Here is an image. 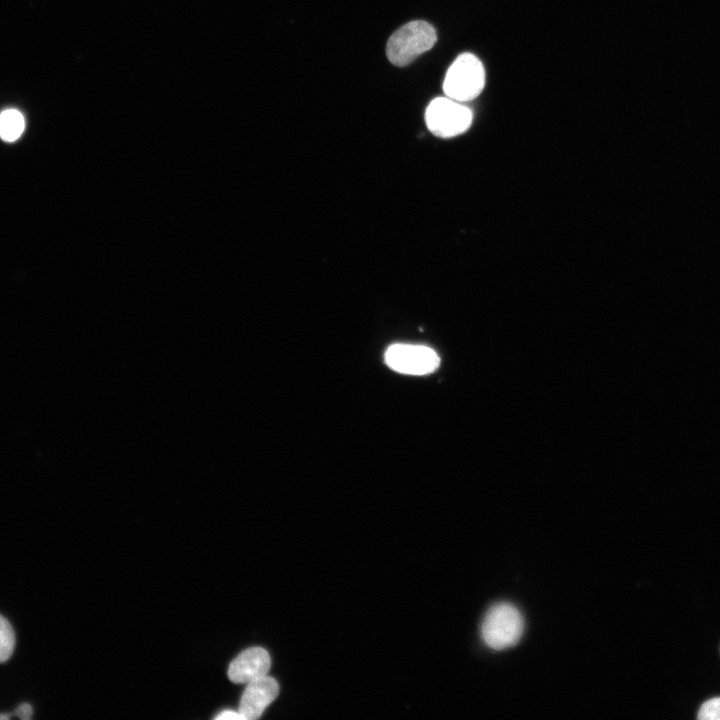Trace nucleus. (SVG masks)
Instances as JSON below:
<instances>
[{
    "label": "nucleus",
    "instance_id": "nucleus-1",
    "mask_svg": "<svg viewBox=\"0 0 720 720\" xmlns=\"http://www.w3.org/2000/svg\"><path fill=\"white\" fill-rule=\"evenodd\" d=\"M436 41L437 34L431 24L422 20L411 21L390 36L386 54L392 64L403 67L430 50Z\"/></svg>",
    "mask_w": 720,
    "mask_h": 720
},
{
    "label": "nucleus",
    "instance_id": "nucleus-2",
    "mask_svg": "<svg viewBox=\"0 0 720 720\" xmlns=\"http://www.w3.org/2000/svg\"><path fill=\"white\" fill-rule=\"evenodd\" d=\"M524 620L520 611L511 603L494 604L486 612L481 636L485 644L494 650L514 646L521 638Z\"/></svg>",
    "mask_w": 720,
    "mask_h": 720
},
{
    "label": "nucleus",
    "instance_id": "nucleus-3",
    "mask_svg": "<svg viewBox=\"0 0 720 720\" xmlns=\"http://www.w3.org/2000/svg\"><path fill=\"white\" fill-rule=\"evenodd\" d=\"M485 85V69L472 53L460 54L448 68L443 90L447 97L458 102L476 98Z\"/></svg>",
    "mask_w": 720,
    "mask_h": 720
},
{
    "label": "nucleus",
    "instance_id": "nucleus-4",
    "mask_svg": "<svg viewBox=\"0 0 720 720\" xmlns=\"http://www.w3.org/2000/svg\"><path fill=\"white\" fill-rule=\"evenodd\" d=\"M471 110L449 97H437L428 105L425 121L436 136L449 138L465 132L472 123Z\"/></svg>",
    "mask_w": 720,
    "mask_h": 720
},
{
    "label": "nucleus",
    "instance_id": "nucleus-5",
    "mask_svg": "<svg viewBox=\"0 0 720 720\" xmlns=\"http://www.w3.org/2000/svg\"><path fill=\"white\" fill-rule=\"evenodd\" d=\"M385 362L394 371L425 375L439 366L440 359L430 347L416 344H393L385 352Z\"/></svg>",
    "mask_w": 720,
    "mask_h": 720
},
{
    "label": "nucleus",
    "instance_id": "nucleus-6",
    "mask_svg": "<svg viewBox=\"0 0 720 720\" xmlns=\"http://www.w3.org/2000/svg\"><path fill=\"white\" fill-rule=\"evenodd\" d=\"M279 685L270 676H263L249 683L242 694L239 713L244 720H256L266 707L278 696Z\"/></svg>",
    "mask_w": 720,
    "mask_h": 720
},
{
    "label": "nucleus",
    "instance_id": "nucleus-7",
    "mask_svg": "<svg viewBox=\"0 0 720 720\" xmlns=\"http://www.w3.org/2000/svg\"><path fill=\"white\" fill-rule=\"evenodd\" d=\"M271 666L268 652L252 647L241 652L229 665L228 677L233 683H249L266 676Z\"/></svg>",
    "mask_w": 720,
    "mask_h": 720
},
{
    "label": "nucleus",
    "instance_id": "nucleus-8",
    "mask_svg": "<svg viewBox=\"0 0 720 720\" xmlns=\"http://www.w3.org/2000/svg\"><path fill=\"white\" fill-rule=\"evenodd\" d=\"M25 127L22 114L15 109H8L0 114V137L8 142L20 137Z\"/></svg>",
    "mask_w": 720,
    "mask_h": 720
},
{
    "label": "nucleus",
    "instance_id": "nucleus-9",
    "mask_svg": "<svg viewBox=\"0 0 720 720\" xmlns=\"http://www.w3.org/2000/svg\"><path fill=\"white\" fill-rule=\"evenodd\" d=\"M15 647V633L9 621L0 615V663L7 661Z\"/></svg>",
    "mask_w": 720,
    "mask_h": 720
},
{
    "label": "nucleus",
    "instance_id": "nucleus-10",
    "mask_svg": "<svg viewBox=\"0 0 720 720\" xmlns=\"http://www.w3.org/2000/svg\"><path fill=\"white\" fill-rule=\"evenodd\" d=\"M697 718L700 720H720V697L712 698L703 703Z\"/></svg>",
    "mask_w": 720,
    "mask_h": 720
},
{
    "label": "nucleus",
    "instance_id": "nucleus-11",
    "mask_svg": "<svg viewBox=\"0 0 720 720\" xmlns=\"http://www.w3.org/2000/svg\"><path fill=\"white\" fill-rule=\"evenodd\" d=\"M33 709L30 704L22 703L14 711V715L22 720H29L32 716Z\"/></svg>",
    "mask_w": 720,
    "mask_h": 720
},
{
    "label": "nucleus",
    "instance_id": "nucleus-12",
    "mask_svg": "<svg viewBox=\"0 0 720 720\" xmlns=\"http://www.w3.org/2000/svg\"><path fill=\"white\" fill-rule=\"evenodd\" d=\"M217 720H244L239 712L233 710H225L214 717Z\"/></svg>",
    "mask_w": 720,
    "mask_h": 720
},
{
    "label": "nucleus",
    "instance_id": "nucleus-13",
    "mask_svg": "<svg viewBox=\"0 0 720 720\" xmlns=\"http://www.w3.org/2000/svg\"><path fill=\"white\" fill-rule=\"evenodd\" d=\"M10 717L11 716L9 714H5V713L0 714V720H7V719H10Z\"/></svg>",
    "mask_w": 720,
    "mask_h": 720
}]
</instances>
